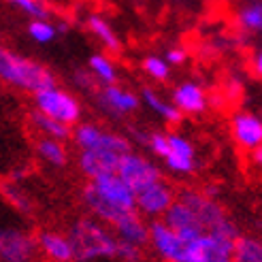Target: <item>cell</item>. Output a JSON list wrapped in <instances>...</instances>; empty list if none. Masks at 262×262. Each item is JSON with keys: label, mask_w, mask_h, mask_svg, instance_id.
<instances>
[{"label": "cell", "mask_w": 262, "mask_h": 262, "mask_svg": "<svg viewBox=\"0 0 262 262\" xmlns=\"http://www.w3.org/2000/svg\"><path fill=\"white\" fill-rule=\"evenodd\" d=\"M168 141V156L164 158V164L171 173L175 175H192L199 166V160H196V149L192 145V141L186 139L183 135L177 133H168L166 135Z\"/></svg>", "instance_id": "obj_10"}, {"label": "cell", "mask_w": 262, "mask_h": 262, "mask_svg": "<svg viewBox=\"0 0 262 262\" xmlns=\"http://www.w3.org/2000/svg\"><path fill=\"white\" fill-rule=\"evenodd\" d=\"M145 145L149 147V151L154 156H158L160 160H164L168 156V141H166V135H162V133H149L145 139Z\"/></svg>", "instance_id": "obj_29"}, {"label": "cell", "mask_w": 262, "mask_h": 262, "mask_svg": "<svg viewBox=\"0 0 262 262\" xmlns=\"http://www.w3.org/2000/svg\"><path fill=\"white\" fill-rule=\"evenodd\" d=\"M90 73L96 81H100L102 85H111L117 81V69L109 56L104 54H94L90 58Z\"/></svg>", "instance_id": "obj_24"}, {"label": "cell", "mask_w": 262, "mask_h": 262, "mask_svg": "<svg viewBox=\"0 0 262 262\" xmlns=\"http://www.w3.org/2000/svg\"><path fill=\"white\" fill-rule=\"evenodd\" d=\"M177 199V192L168 181L158 179L151 186L143 188L141 192L135 194V207L143 217H151V220H162L166 213V209L171 207Z\"/></svg>", "instance_id": "obj_7"}, {"label": "cell", "mask_w": 262, "mask_h": 262, "mask_svg": "<svg viewBox=\"0 0 262 262\" xmlns=\"http://www.w3.org/2000/svg\"><path fill=\"white\" fill-rule=\"evenodd\" d=\"M232 262H262V243L254 234H239L232 243Z\"/></svg>", "instance_id": "obj_17"}, {"label": "cell", "mask_w": 262, "mask_h": 262, "mask_svg": "<svg viewBox=\"0 0 262 262\" xmlns=\"http://www.w3.org/2000/svg\"><path fill=\"white\" fill-rule=\"evenodd\" d=\"M0 194L5 196V201L15 209V211L24 213V215H30L34 211V203L30 199V194L26 192L21 186H19V181H3L0 183Z\"/></svg>", "instance_id": "obj_18"}, {"label": "cell", "mask_w": 262, "mask_h": 262, "mask_svg": "<svg viewBox=\"0 0 262 262\" xmlns=\"http://www.w3.org/2000/svg\"><path fill=\"white\" fill-rule=\"evenodd\" d=\"M88 28L90 32L94 34L98 41L102 43L104 49H109V51H120L122 49V43H120V36L115 34V30L111 28V24L107 19H102L100 15H90L88 17Z\"/></svg>", "instance_id": "obj_23"}, {"label": "cell", "mask_w": 262, "mask_h": 262, "mask_svg": "<svg viewBox=\"0 0 262 262\" xmlns=\"http://www.w3.org/2000/svg\"><path fill=\"white\" fill-rule=\"evenodd\" d=\"M111 230L117 241H126V243H133L139 247H145L149 241V224L139 211L126 213L122 220H117L111 226Z\"/></svg>", "instance_id": "obj_15"}, {"label": "cell", "mask_w": 262, "mask_h": 262, "mask_svg": "<svg viewBox=\"0 0 262 262\" xmlns=\"http://www.w3.org/2000/svg\"><path fill=\"white\" fill-rule=\"evenodd\" d=\"M30 124L32 128L36 130L41 137H47V139H58V141H64L71 137V126L62 124V122H56L51 117L38 113V111H32L30 113Z\"/></svg>", "instance_id": "obj_22"}, {"label": "cell", "mask_w": 262, "mask_h": 262, "mask_svg": "<svg viewBox=\"0 0 262 262\" xmlns=\"http://www.w3.org/2000/svg\"><path fill=\"white\" fill-rule=\"evenodd\" d=\"M143 250H145V247H139V245L126 243V241H117L115 260H120V262H141L143 260Z\"/></svg>", "instance_id": "obj_28"}, {"label": "cell", "mask_w": 262, "mask_h": 262, "mask_svg": "<svg viewBox=\"0 0 262 262\" xmlns=\"http://www.w3.org/2000/svg\"><path fill=\"white\" fill-rule=\"evenodd\" d=\"M120 154H113V151H104V149H85L79 151V171L90 179L100 177L104 173H115L117 171V164H120Z\"/></svg>", "instance_id": "obj_14"}, {"label": "cell", "mask_w": 262, "mask_h": 262, "mask_svg": "<svg viewBox=\"0 0 262 262\" xmlns=\"http://www.w3.org/2000/svg\"><path fill=\"white\" fill-rule=\"evenodd\" d=\"M143 71L156 81H166L171 77V64L160 56H147L143 60Z\"/></svg>", "instance_id": "obj_27"}, {"label": "cell", "mask_w": 262, "mask_h": 262, "mask_svg": "<svg viewBox=\"0 0 262 262\" xmlns=\"http://www.w3.org/2000/svg\"><path fill=\"white\" fill-rule=\"evenodd\" d=\"M115 173L128 183V188L135 194L141 192L143 188L151 186V183H156L158 179H162L160 166L151 162L149 158H145V156L135 154V151H128L122 156Z\"/></svg>", "instance_id": "obj_5"}, {"label": "cell", "mask_w": 262, "mask_h": 262, "mask_svg": "<svg viewBox=\"0 0 262 262\" xmlns=\"http://www.w3.org/2000/svg\"><path fill=\"white\" fill-rule=\"evenodd\" d=\"M151 250L164 262H183L186 260V239L168 228L162 220H154L149 224V241Z\"/></svg>", "instance_id": "obj_8"}, {"label": "cell", "mask_w": 262, "mask_h": 262, "mask_svg": "<svg viewBox=\"0 0 262 262\" xmlns=\"http://www.w3.org/2000/svg\"><path fill=\"white\" fill-rule=\"evenodd\" d=\"M188 60V51L186 49H181V47H173V49H168L166 51V62L168 64H183Z\"/></svg>", "instance_id": "obj_30"}, {"label": "cell", "mask_w": 262, "mask_h": 262, "mask_svg": "<svg viewBox=\"0 0 262 262\" xmlns=\"http://www.w3.org/2000/svg\"><path fill=\"white\" fill-rule=\"evenodd\" d=\"M28 34H30L32 41L47 45L58 36V30H56V26L49 24L47 19H32L30 26H28Z\"/></svg>", "instance_id": "obj_26"}, {"label": "cell", "mask_w": 262, "mask_h": 262, "mask_svg": "<svg viewBox=\"0 0 262 262\" xmlns=\"http://www.w3.org/2000/svg\"><path fill=\"white\" fill-rule=\"evenodd\" d=\"M34 96V107L38 113H43L56 122H62L67 126H73L79 122L81 117V102L77 100L71 92L60 90L58 85L45 88L41 92H36Z\"/></svg>", "instance_id": "obj_3"}, {"label": "cell", "mask_w": 262, "mask_h": 262, "mask_svg": "<svg viewBox=\"0 0 262 262\" xmlns=\"http://www.w3.org/2000/svg\"><path fill=\"white\" fill-rule=\"evenodd\" d=\"M94 192L100 196L102 201L109 205L122 209V211H137L135 207V192L128 188V183L117 175V173H104L100 177H94L88 181Z\"/></svg>", "instance_id": "obj_9"}, {"label": "cell", "mask_w": 262, "mask_h": 262, "mask_svg": "<svg viewBox=\"0 0 262 262\" xmlns=\"http://www.w3.org/2000/svg\"><path fill=\"white\" fill-rule=\"evenodd\" d=\"M38 254L49 262H73V247L67 232L60 230H41L36 234Z\"/></svg>", "instance_id": "obj_16"}, {"label": "cell", "mask_w": 262, "mask_h": 262, "mask_svg": "<svg viewBox=\"0 0 262 262\" xmlns=\"http://www.w3.org/2000/svg\"><path fill=\"white\" fill-rule=\"evenodd\" d=\"M141 98H143V104H147V107H149L154 113H158L164 122H168V124H179V122H181L183 115L175 109V104L168 102V100H164L156 90L145 88V90L141 92Z\"/></svg>", "instance_id": "obj_19"}, {"label": "cell", "mask_w": 262, "mask_h": 262, "mask_svg": "<svg viewBox=\"0 0 262 262\" xmlns=\"http://www.w3.org/2000/svg\"><path fill=\"white\" fill-rule=\"evenodd\" d=\"M38 256L36 237L19 226L0 228V260L3 262H34Z\"/></svg>", "instance_id": "obj_6"}, {"label": "cell", "mask_w": 262, "mask_h": 262, "mask_svg": "<svg viewBox=\"0 0 262 262\" xmlns=\"http://www.w3.org/2000/svg\"><path fill=\"white\" fill-rule=\"evenodd\" d=\"M232 139L247 151H254L262 145V122L256 113L239 111L232 117Z\"/></svg>", "instance_id": "obj_12"}, {"label": "cell", "mask_w": 262, "mask_h": 262, "mask_svg": "<svg viewBox=\"0 0 262 262\" xmlns=\"http://www.w3.org/2000/svg\"><path fill=\"white\" fill-rule=\"evenodd\" d=\"M252 71H254V75H262V54L258 51V54L254 56V60H252Z\"/></svg>", "instance_id": "obj_32"}, {"label": "cell", "mask_w": 262, "mask_h": 262, "mask_svg": "<svg viewBox=\"0 0 262 262\" xmlns=\"http://www.w3.org/2000/svg\"><path fill=\"white\" fill-rule=\"evenodd\" d=\"M252 160H254V164H258V166H260V162H262V149H260V147L252 151Z\"/></svg>", "instance_id": "obj_33"}, {"label": "cell", "mask_w": 262, "mask_h": 262, "mask_svg": "<svg viewBox=\"0 0 262 262\" xmlns=\"http://www.w3.org/2000/svg\"><path fill=\"white\" fill-rule=\"evenodd\" d=\"M237 24L239 28L256 34L262 28V3L260 0H241L237 9Z\"/></svg>", "instance_id": "obj_20"}, {"label": "cell", "mask_w": 262, "mask_h": 262, "mask_svg": "<svg viewBox=\"0 0 262 262\" xmlns=\"http://www.w3.org/2000/svg\"><path fill=\"white\" fill-rule=\"evenodd\" d=\"M71 137L75 141V145L79 147V151L85 149H104V151H113V154H128L130 151V143L126 137L104 130L96 124H79L75 130H71Z\"/></svg>", "instance_id": "obj_4"}, {"label": "cell", "mask_w": 262, "mask_h": 262, "mask_svg": "<svg viewBox=\"0 0 262 262\" xmlns=\"http://www.w3.org/2000/svg\"><path fill=\"white\" fill-rule=\"evenodd\" d=\"M11 7L19 9L26 15H30L32 19H49L51 11L45 5V0H7Z\"/></svg>", "instance_id": "obj_25"}, {"label": "cell", "mask_w": 262, "mask_h": 262, "mask_svg": "<svg viewBox=\"0 0 262 262\" xmlns=\"http://www.w3.org/2000/svg\"><path fill=\"white\" fill-rule=\"evenodd\" d=\"M96 102H98V107L111 117H126L141 107V100L135 92L124 90L115 83L104 85L96 94Z\"/></svg>", "instance_id": "obj_11"}, {"label": "cell", "mask_w": 262, "mask_h": 262, "mask_svg": "<svg viewBox=\"0 0 262 262\" xmlns=\"http://www.w3.org/2000/svg\"><path fill=\"white\" fill-rule=\"evenodd\" d=\"M171 102L181 115H201L209 107V98L201 83L196 81H183L173 90Z\"/></svg>", "instance_id": "obj_13"}, {"label": "cell", "mask_w": 262, "mask_h": 262, "mask_svg": "<svg viewBox=\"0 0 262 262\" xmlns=\"http://www.w3.org/2000/svg\"><path fill=\"white\" fill-rule=\"evenodd\" d=\"M0 262H3V260H0Z\"/></svg>", "instance_id": "obj_34"}, {"label": "cell", "mask_w": 262, "mask_h": 262, "mask_svg": "<svg viewBox=\"0 0 262 262\" xmlns=\"http://www.w3.org/2000/svg\"><path fill=\"white\" fill-rule=\"evenodd\" d=\"M0 81L36 94L45 88H54L56 75L41 62H34L7 47H0Z\"/></svg>", "instance_id": "obj_2"}, {"label": "cell", "mask_w": 262, "mask_h": 262, "mask_svg": "<svg viewBox=\"0 0 262 262\" xmlns=\"http://www.w3.org/2000/svg\"><path fill=\"white\" fill-rule=\"evenodd\" d=\"M73 81H75V85H77V88L88 90V88L94 85V77H92V73H90V71H77V73H75V77H73Z\"/></svg>", "instance_id": "obj_31"}, {"label": "cell", "mask_w": 262, "mask_h": 262, "mask_svg": "<svg viewBox=\"0 0 262 262\" xmlns=\"http://www.w3.org/2000/svg\"><path fill=\"white\" fill-rule=\"evenodd\" d=\"M36 154L38 158L45 160L47 164L51 166H67L69 162V151L64 147V143L58 141V139H47V137H41L36 141Z\"/></svg>", "instance_id": "obj_21"}, {"label": "cell", "mask_w": 262, "mask_h": 262, "mask_svg": "<svg viewBox=\"0 0 262 262\" xmlns=\"http://www.w3.org/2000/svg\"><path fill=\"white\" fill-rule=\"evenodd\" d=\"M67 237L73 247V262H98L115 258L117 239L113 230L92 215L77 217Z\"/></svg>", "instance_id": "obj_1"}]
</instances>
